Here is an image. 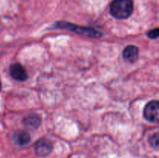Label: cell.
<instances>
[{
	"label": "cell",
	"instance_id": "1",
	"mask_svg": "<svg viewBox=\"0 0 159 158\" xmlns=\"http://www.w3.org/2000/svg\"><path fill=\"white\" fill-rule=\"evenodd\" d=\"M110 13L114 18L124 20L130 16L134 10L132 0H113L110 5Z\"/></svg>",
	"mask_w": 159,
	"mask_h": 158
},
{
	"label": "cell",
	"instance_id": "7",
	"mask_svg": "<svg viewBox=\"0 0 159 158\" xmlns=\"http://www.w3.org/2000/svg\"><path fill=\"white\" fill-rule=\"evenodd\" d=\"M138 54H139L138 48L133 45H130V46H126L125 49L124 50L123 57L127 61L134 62L138 58Z\"/></svg>",
	"mask_w": 159,
	"mask_h": 158
},
{
	"label": "cell",
	"instance_id": "2",
	"mask_svg": "<svg viewBox=\"0 0 159 158\" xmlns=\"http://www.w3.org/2000/svg\"><path fill=\"white\" fill-rule=\"evenodd\" d=\"M55 28L67 29V30H70L75 33L79 34V35L89 37V38H99L102 37V33L100 32L95 30L93 28L79 26L77 25L72 24V23H66V22H58L56 24Z\"/></svg>",
	"mask_w": 159,
	"mask_h": 158
},
{
	"label": "cell",
	"instance_id": "3",
	"mask_svg": "<svg viewBox=\"0 0 159 158\" xmlns=\"http://www.w3.org/2000/svg\"><path fill=\"white\" fill-rule=\"evenodd\" d=\"M144 116L150 122H158L159 119V103L158 101H152L147 104L144 110Z\"/></svg>",
	"mask_w": 159,
	"mask_h": 158
},
{
	"label": "cell",
	"instance_id": "9",
	"mask_svg": "<svg viewBox=\"0 0 159 158\" xmlns=\"http://www.w3.org/2000/svg\"><path fill=\"white\" fill-rule=\"evenodd\" d=\"M149 142H150L151 145L152 146L155 148H157L158 147V133H155V134L152 135L151 136L150 139H149Z\"/></svg>",
	"mask_w": 159,
	"mask_h": 158
},
{
	"label": "cell",
	"instance_id": "11",
	"mask_svg": "<svg viewBox=\"0 0 159 158\" xmlns=\"http://www.w3.org/2000/svg\"><path fill=\"white\" fill-rule=\"evenodd\" d=\"M1 88H2V85H1V82H0V91H1Z\"/></svg>",
	"mask_w": 159,
	"mask_h": 158
},
{
	"label": "cell",
	"instance_id": "6",
	"mask_svg": "<svg viewBox=\"0 0 159 158\" xmlns=\"http://www.w3.org/2000/svg\"><path fill=\"white\" fill-rule=\"evenodd\" d=\"M41 122L40 117L37 114H30L23 119V123L30 129H36L38 128Z\"/></svg>",
	"mask_w": 159,
	"mask_h": 158
},
{
	"label": "cell",
	"instance_id": "5",
	"mask_svg": "<svg viewBox=\"0 0 159 158\" xmlns=\"http://www.w3.org/2000/svg\"><path fill=\"white\" fill-rule=\"evenodd\" d=\"M9 74L12 78L19 81H26L28 77L25 68L19 63H16L11 65L9 68Z\"/></svg>",
	"mask_w": 159,
	"mask_h": 158
},
{
	"label": "cell",
	"instance_id": "8",
	"mask_svg": "<svg viewBox=\"0 0 159 158\" xmlns=\"http://www.w3.org/2000/svg\"><path fill=\"white\" fill-rule=\"evenodd\" d=\"M14 143L18 146H25L30 141V136L26 132L18 130L15 132L12 136Z\"/></svg>",
	"mask_w": 159,
	"mask_h": 158
},
{
	"label": "cell",
	"instance_id": "10",
	"mask_svg": "<svg viewBox=\"0 0 159 158\" xmlns=\"http://www.w3.org/2000/svg\"><path fill=\"white\" fill-rule=\"evenodd\" d=\"M158 34H159V30L158 28H156V29H152V30H150L148 33V36L152 39L158 38Z\"/></svg>",
	"mask_w": 159,
	"mask_h": 158
},
{
	"label": "cell",
	"instance_id": "4",
	"mask_svg": "<svg viewBox=\"0 0 159 158\" xmlns=\"http://www.w3.org/2000/svg\"><path fill=\"white\" fill-rule=\"evenodd\" d=\"M52 149L53 146L51 141L44 138L39 139L35 144L36 153L40 156H45L48 155L52 151Z\"/></svg>",
	"mask_w": 159,
	"mask_h": 158
}]
</instances>
